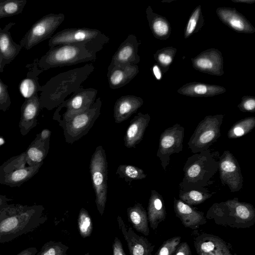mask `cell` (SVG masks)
<instances>
[{"mask_svg": "<svg viewBox=\"0 0 255 255\" xmlns=\"http://www.w3.org/2000/svg\"><path fill=\"white\" fill-rule=\"evenodd\" d=\"M42 205L7 204L0 208V244L10 242L22 235L32 232L47 218Z\"/></svg>", "mask_w": 255, "mask_h": 255, "instance_id": "1", "label": "cell"}, {"mask_svg": "<svg viewBox=\"0 0 255 255\" xmlns=\"http://www.w3.org/2000/svg\"><path fill=\"white\" fill-rule=\"evenodd\" d=\"M94 69L92 63L87 64L52 77L42 86L39 97L41 110L45 108L52 110L58 107L68 95L81 86Z\"/></svg>", "mask_w": 255, "mask_h": 255, "instance_id": "2", "label": "cell"}, {"mask_svg": "<svg viewBox=\"0 0 255 255\" xmlns=\"http://www.w3.org/2000/svg\"><path fill=\"white\" fill-rule=\"evenodd\" d=\"M219 160L209 149L188 157L183 167L184 176L179 190L201 189L211 183L219 169Z\"/></svg>", "mask_w": 255, "mask_h": 255, "instance_id": "3", "label": "cell"}, {"mask_svg": "<svg viewBox=\"0 0 255 255\" xmlns=\"http://www.w3.org/2000/svg\"><path fill=\"white\" fill-rule=\"evenodd\" d=\"M98 51L84 44H68L49 48L38 61V66L43 71L52 68L95 61Z\"/></svg>", "mask_w": 255, "mask_h": 255, "instance_id": "4", "label": "cell"}, {"mask_svg": "<svg viewBox=\"0 0 255 255\" xmlns=\"http://www.w3.org/2000/svg\"><path fill=\"white\" fill-rule=\"evenodd\" d=\"M109 41L108 36L97 29L68 28L53 35L48 41V46L50 48L68 44H84L99 52Z\"/></svg>", "mask_w": 255, "mask_h": 255, "instance_id": "5", "label": "cell"}, {"mask_svg": "<svg viewBox=\"0 0 255 255\" xmlns=\"http://www.w3.org/2000/svg\"><path fill=\"white\" fill-rule=\"evenodd\" d=\"M90 171L97 208L102 216L107 199L108 162L105 150L102 145L97 146L92 155Z\"/></svg>", "mask_w": 255, "mask_h": 255, "instance_id": "6", "label": "cell"}, {"mask_svg": "<svg viewBox=\"0 0 255 255\" xmlns=\"http://www.w3.org/2000/svg\"><path fill=\"white\" fill-rule=\"evenodd\" d=\"M224 117L221 114L207 116L198 124L187 143L193 153L207 150L217 141Z\"/></svg>", "mask_w": 255, "mask_h": 255, "instance_id": "7", "label": "cell"}, {"mask_svg": "<svg viewBox=\"0 0 255 255\" xmlns=\"http://www.w3.org/2000/svg\"><path fill=\"white\" fill-rule=\"evenodd\" d=\"M98 90L81 86L56 109L53 119L62 128L70 119L90 108L95 102Z\"/></svg>", "mask_w": 255, "mask_h": 255, "instance_id": "8", "label": "cell"}, {"mask_svg": "<svg viewBox=\"0 0 255 255\" xmlns=\"http://www.w3.org/2000/svg\"><path fill=\"white\" fill-rule=\"evenodd\" d=\"M102 101L100 97L85 111L70 119L62 127L65 141L72 144L87 134L101 113Z\"/></svg>", "mask_w": 255, "mask_h": 255, "instance_id": "9", "label": "cell"}, {"mask_svg": "<svg viewBox=\"0 0 255 255\" xmlns=\"http://www.w3.org/2000/svg\"><path fill=\"white\" fill-rule=\"evenodd\" d=\"M65 19V15L50 13L35 22L19 42L22 48L29 50L42 41L50 38Z\"/></svg>", "mask_w": 255, "mask_h": 255, "instance_id": "10", "label": "cell"}, {"mask_svg": "<svg viewBox=\"0 0 255 255\" xmlns=\"http://www.w3.org/2000/svg\"><path fill=\"white\" fill-rule=\"evenodd\" d=\"M184 137V128L178 124L165 129L161 134L156 155L165 171L169 164L170 155L182 151Z\"/></svg>", "mask_w": 255, "mask_h": 255, "instance_id": "11", "label": "cell"}, {"mask_svg": "<svg viewBox=\"0 0 255 255\" xmlns=\"http://www.w3.org/2000/svg\"><path fill=\"white\" fill-rule=\"evenodd\" d=\"M219 162L222 184L228 186L232 192L240 191L243 187L244 178L236 157L229 151L225 150L219 157Z\"/></svg>", "mask_w": 255, "mask_h": 255, "instance_id": "12", "label": "cell"}, {"mask_svg": "<svg viewBox=\"0 0 255 255\" xmlns=\"http://www.w3.org/2000/svg\"><path fill=\"white\" fill-rule=\"evenodd\" d=\"M140 44L135 35H128L113 55L108 70L115 66L137 65L140 60L138 54Z\"/></svg>", "mask_w": 255, "mask_h": 255, "instance_id": "13", "label": "cell"}, {"mask_svg": "<svg viewBox=\"0 0 255 255\" xmlns=\"http://www.w3.org/2000/svg\"><path fill=\"white\" fill-rule=\"evenodd\" d=\"M193 68L200 72L214 76L224 74V60L221 52L217 49L210 48L191 58Z\"/></svg>", "mask_w": 255, "mask_h": 255, "instance_id": "14", "label": "cell"}, {"mask_svg": "<svg viewBox=\"0 0 255 255\" xmlns=\"http://www.w3.org/2000/svg\"><path fill=\"white\" fill-rule=\"evenodd\" d=\"M119 229L126 241L130 255H151L154 246L148 240L137 235L128 227L120 216L117 217Z\"/></svg>", "mask_w": 255, "mask_h": 255, "instance_id": "15", "label": "cell"}, {"mask_svg": "<svg viewBox=\"0 0 255 255\" xmlns=\"http://www.w3.org/2000/svg\"><path fill=\"white\" fill-rule=\"evenodd\" d=\"M221 21L238 33H253L255 28L250 21L235 8L219 7L216 10Z\"/></svg>", "mask_w": 255, "mask_h": 255, "instance_id": "16", "label": "cell"}, {"mask_svg": "<svg viewBox=\"0 0 255 255\" xmlns=\"http://www.w3.org/2000/svg\"><path fill=\"white\" fill-rule=\"evenodd\" d=\"M41 110L38 94L25 100L21 107V116L18 125L20 132L22 135H26L37 126V118Z\"/></svg>", "mask_w": 255, "mask_h": 255, "instance_id": "17", "label": "cell"}, {"mask_svg": "<svg viewBox=\"0 0 255 255\" xmlns=\"http://www.w3.org/2000/svg\"><path fill=\"white\" fill-rule=\"evenodd\" d=\"M150 120L148 114L139 112L130 121L124 136L125 145L127 147H135L142 140Z\"/></svg>", "mask_w": 255, "mask_h": 255, "instance_id": "18", "label": "cell"}, {"mask_svg": "<svg viewBox=\"0 0 255 255\" xmlns=\"http://www.w3.org/2000/svg\"><path fill=\"white\" fill-rule=\"evenodd\" d=\"M143 104L140 97L134 95H125L120 97L114 107V118L116 123H122L136 112Z\"/></svg>", "mask_w": 255, "mask_h": 255, "instance_id": "19", "label": "cell"}, {"mask_svg": "<svg viewBox=\"0 0 255 255\" xmlns=\"http://www.w3.org/2000/svg\"><path fill=\"white\" fill-rule=\"evenodd\" d=\"M38 58L25 66L28 69L26 77L20 82L19 90L22 96L25 99L29 98L38 94L41 91L42 86L38 82V75L43 71L38 66Z\"/></svg>", "mask_w": 255, "mask_h": 255, "instance_id": "20", "label": "cell"}, {"mask_svg": "<svg viewBox=\"0 0 255 255\" xmlns=\"http://www.w3.org/2000/svg\"><path fill=\"white\" fill-rule=\"evenodd\" d=\"M15 24L9 22L0 30V54L4 67L14 59L22 48L20 44L13 41L9 32Z\"/></svg>", "mask_w": 255, "mask_h": 255, "instance_id": "21", "label": "cell"}, {"mask_svg": "<svg viewBox=\"0 0 255 255\" xmlns=\"http://www.w3.org/2000/svg\"><path fill=\"white\" fill-rule=\"evenodd\" d=\"M137 65L115 66L108 70L109 85L112 89L122 88L129 83L138 73Z\"/></svg>", "mask_w": 255, "mask_h": 255, "instance_id": "22", "label": "cell"}, {"mask_svg": "<svg viewBox=\"0 0 255 255\" xmlns=\"http://www.w3.org/2000/svg\"><path fill=\"white\" fill-rule=\"evenodd\" d=\"M225 92L222 86L197 82L187 83L177 90L178 93L191 97H213Z\"/></svg>", "mask_w": 255, "mask_h": 255, "instance_id": "23", "label": "cell"}, {"mask_svg": "<svg viewBox=\"0 0 255 255\" xmlns=\"http://www.w3.org/2000/svg\"><path fill=\"white\" fill-rule=\"evenodd\" d=\"M145 13L150 29L154 37L159 40H167L171 33L168 20L164 16L155 13L150 5L147 7Z\"/></svg>", "mask_w": 255, "mask_h": 255, "instance_id": "24", "label": "cell"}, {"mask_svg": "<svg viewBox=\"0 0 255 255\" xmlns=\"http://www.w3.org/2000/svg\"><path fill=\"white\" fill-rule=\"evenodd\" d=\"M43 164L27 166L6 173L0 177V183L11 187H19L35 175Z\"/></svg>", "mask_w": 255, "mask_h": 255, "instance_id": "25", "label": "cell"}, {"mask_svg": "<svg viewBox=\"0 0 255 255\" xmlns=\"http://www.w3.org/2000/svg\"><path fill=\"white\" fill-rule=\"evenodd\" d=\"M147 217L150 227L155 229L165 218V209L162 196L155 190H151L148 208Z\"/></svg>", "mask_w": 255, "mask_h": 255, "instance_id": "26", "label": "cell"}, {"mask_svg": "<svg viewBox=\"0 0 255 255\" xmlns=\"http://www.w3.org/2000/svg\"><path fill=\"white\" fill-rule=\"evenodd\" d=\"M174 208L176 215L186 227H192L203 220L202 213L191 207L180 199L174 198Z\"/></svg>", "mask_w": 255, "mask_h": 255, "instance_id": "27", "label": "cell"}, {"mask_svg": "<svg viewBox=\"0 0 255 255\" xmlns=\"http://www.w3.org/2000/svg\"><path fill=\"white\" fill-rule=\"evenodd\" d=\"M49 143L50 139L42 141L35 136L25 151L28 166L43 163L44 159L48 153Z\"/></svg>", "mask_w": 255, "mask_h": 255, "instance_id": "28", "label": "cell"}, {"mask_svg": "<svg viewBox=\"0 0 255 255\" xmlns=\"http://www.w3.org/2000/svg\"><path fill=\"white\" fill-rule=\"evenodd\" d=\"M127 215L129 222L136 231L145 236L149 235L147 214L141 204L137 203L128 207Z\"/></svg>", "mask_w": 255, "mask_h": 255, "instance_id": "29", "label": "cell"}, {"mask_svg": "<svg viewBox=\"0 0 255 255\" xmlns=\"http://www.w3.org/2000/svg\"><path fill=\"white\" fill-rule=\"evenodd\" d=\"M212 196V194L205 188L187 191L179 190L180 199L188 205L201 204Z\"/></svg>", "mask_w": 255, "mask_h": 255, "instance_id": "30", "label": "cell"}, {"mask_svg": "<svg viewBox=\"0 0 255 255\" xmlns=\"http://www.w3.org/2000/svg\"><path fill=\"white\" fill-rule=\"evenodd\" d=\"M255 127V117H249L243 119L235 124L229 130V138H236L250 132Z\"/></svg>", "mask_w": 255, "mask_h": 255, "instance_id": "31", "label": "cell"}, {"mask_svg": "<svg viewBox=\"0 0 255 255\" xmlns=\"http://www.w3.org/2000/svg\"><path fill=\"white\" fill-rule=\"evenodd\" d=\"M204 22L201 6L199 5L194 8L187 22L184 32V38H188L198 32L203 26Z\"/></svg>", "mask_w": 255, "mask_h": 255, "instance_id": "32", "label": "cell"}, {"mask_svg": "<svg viewBox=\"0 0 255 255\" xmlns=\"http://www.w3.org/2000/svg\"><path fill=\"white\" fill-rule=\"evenodd\" d=\"M177 52L176 48L166 47L156 51L153 55L154 59L160 67L162 73H166L173 62Z\"/></svg>", "mask_w": 255, "mask_h": 255, "instance_id": "33", "label": "cell"}, {"mask_svg": "<svg viewBox=\"0 0 255 255\" xmlns=\"http://www.w3.org/2000/svg\"><path fill=\"white\" fill-rule=\"evenodd\" d=\"M26 0H0V18L21 13Z\"/></svg>", "mask_w": 255, "mask_h": 255, "instance_id": "34", "label": "cell"}, {"mask_svg": "<svg viewBox=\"0 0 255 255\" xmlns=\"http://www.w3.org/2000/svg\"><path fill=\"white\" fill-rule=\"evenodd\" d=\"M116 174L126 182L141 180L146 177L142 169L131 165H120L117 168Z\"/></svg>", "mask_w": 255, "mask_h": 255, "instance_id": "35", "label": "cell"}, {"mask_svg": "<svg viewBox=\"0 0 255 255\" xmlns=\"http://www.w3.org/2000/svg\"><path fill=\"white\" fill-rule=\"evenodd\" d=\"M226 204L234 209L236 216L241 219L250 220L254 216L255 211L252 205L238 202V198L228 200Z\"/></svg>", "mask_w": 255, "mask_h": 255, "instance_id": "36", "label": "cell"}, {"mask_svg": "<svg viewBox=\"0 0 255 255\" xmlns=\"http://www.w3.org/2000/svg\"><path fill=\"white\" fill-rule=\"evenodd\" d=\"M26 159L25 151L12 157L0 166V177L14 170L26 167Z\"/></svg>", "mask_w": 255, "mask_h": 255, "instance_id": "37", "label": "cell"}, {"mask_svg": "<svg viewBox=\"0 0 255 255\" xmlns=\"http://www.w3.org/2000/svg\"><path fill=\"white\" fill-rule=\"evenodd\" d=\"M77 221L81 236L83 238L90 236L93 232V224L90 214L85 209L82 208L80 209Z\"/></svg>", "mask_w": 255, "mask_h": 255, "instance_id": "38", "label": "cell"}, {"mask_svg": "<svg viewBox=\"0 0 255 255\" xmlns=\"http://www.w3.org/2000/svg\"><path fill=\"white\" fill-rule=\"evenodd\" d=\"M69 247L60 242L49 241L38 251L36 255H67Z\"/></svg>", "mask_w": 255, "mask_h": 255, "instance_id": "39", "label": "cell"}, {"mask_svg": "<svg viewBox=\"0 0 255 255\" xmlns=\"http://www.w3.org/2000/svg\"><path fill=\"white\" fill-rule=\"evenodd\" d=\"M11 103L8 86L0 79V110L6 111L9 109Z\"/></svg>", "mask_w": 255, "mask_h": 255, "instance_id": "40", "label": "cell"}, {"mask_svg": "<svg viewBox=\"0 0 255 255\" xmlns=\"http://www.w3.org/2000/svg\"><path fill=\"white\" fill-rule=\"evenodd\" d=\"M180 237H174L165 242L155 255H171L179 244Z\"/></svg>", "mask_w": 255, "mask_h": 255, "instance_id": "41", "label": "cell"}, {"mask_svg": "<svg viewBox=\"0 0 255 255\" xmlns=\"http://www.w3.org/2000/svg\"><path fill=\"white\" fill-rule=\"evenodd\" d=\"M239 110L243 112H255V98L251 96H244L238 105Z\"/></svg>", "mask_w": 255, "mask_h": 255, "instance_id": "42", "label": "cell"}, {"mask_svg": "<svg viewBox=\"0 0 255 255\" xmlns=\"http://www.w3.org/2000/svg\"><path fill=\"white\" fill-rule=\"evenodd\" d=\"M112 249L113 255H127L124 250L122 242L117 237L115 238L113 243Z\"/></svg>", "mask_w": 255, "mask_h": 255, "instance_id": "43", "label": "cell"}, {"mask_svg": "<svg viewBox=\"0 0 255 255\" xmlns=\"http://www.w3.org/2000/svg\"><path fill=\"white\" fill-rule=\"evenodd\" d=\"M216 247L217 246L213 242H205L201 245L200 250L204 254L209 253L217 248Z\"/></svg>", "mask_w": 255, "mask_h": 255, "instance_id": "44", "label": "cell"}, {"mask_svg": "<svg viewBox=\"0 0 255 255\" xmlns=\"http://www.w3.org/2000/svg\"><path fill=\"white\" fill-rule=\"evenodd\" d=\"M51 134V131L47 129H43L40 133L36 135L39 139L42 141H46L50 139V137Z\"/></svg>", "mask_w": 255, "mask_h": 255, "instance_id": "45", "label": "cell"}, {"mask_svg": "<svg viewBox=\"0 0 255 255\" xmlns=\"http://www.w3.org/2000/svg\"><path fill=\"white\" fill-rule=\"evenodd\" d=\"M152 73L157 80H160L162 77V72L157 64H154L152 67Z\"/></svg>", "mask_w": 255, "mask_h": 255, "instance_id": "46", "label": "cell"}, {"mask_svg": "<svg viewBox=\"0 0 255 255\" xmlns=\"http://www.w3.org/2000/svg\"><path fill=\"white\" fill-rule=\"evenodd\" d=\"M38 252L35 247L26 248L15 255H36Z\"/></svg>", "mask_w": 255, "mask_h": 255, "instance_id": "47", "label": "cell"}, {"mask_svg": "<svg viewBox=\"0 0 255 255\" xmlns=\"http://www.w3.org/2000/svg\"><path fill=\"white\" fill-rule=\"evenodd\" d=\"M180 247V249H178L175 255H190V254H188L190 251L188 246L186 245L185 246H183V245H182Z\"/></svg>", "mask_w": 255, "mask_h": 255, "instance_id": "48", "label": "cell"}, {"mask_svg": "<svg viewBox=\"0 0 255 255\" xmlns=\"http://www.w3.org/2000/svg\"><path fill=\"white\" fill-rule=\"evenodd\" d=\"M12 199L9 198L5 195L0 194V208L8 204V202L12 201Z\"/></svg>", "mask_w": 255, "mask_h": 255, "instance_id": "49", "label": "cell"}, {"mask_svg": "<svg viewBox=\"0 0 255 255\" xmlns=\"http://www.w3.org/2000/svg\"><path fill=\"white\" fill-rule=\"evenodd\" d=\"M234 2L246 3V4H253L255 2V0H232Z\"/></svg>", "mask_w": 255, "mask_h": 255, "instance_id": "50", "label": "cell"}, {"mask_svg": "<svg viewBox=\"0 0 255 255\" xmlns=\"http://www.w3.org/2000/svg\"><path fill=\"white\" fill-rule=\"evenodd\" d=\"M1 28H0V30L1 29ZM2 60L1 55L0 54V72H1V73L3 72V68H4V67L2 66Z\"/></svg>", "mask_w": 255, "mask_h": 255, "instance_id": "51", "label": "cell"}, {"mask_svg": "<svg viewBox=\"0 0 255 255\" xmlns=\"http://www.w3.org/2000/svg\"><path fill=\"white\" fill-rule=\"evenodd\" d=\"M4 142V139L3 138V137L0 136V146L3 144Z\"/></svg>", "mask_w": 255, "mask_h": 255, "instance_id": "52", "label": "cell"}, {"mask_svg": "<svg viewBox=\"0 0 255 255\" xmlns=\"http://www.w3.org/2000/svg\"><path fill=\"white\" fill-rule=\"evenodd\" d=\"M84 255H90L89 253H87Z\"/></svg>", "mask_w": 255, "mask_h": 255, "instance_id": "53", "label": "cell"}]
</instances>
